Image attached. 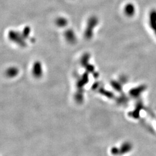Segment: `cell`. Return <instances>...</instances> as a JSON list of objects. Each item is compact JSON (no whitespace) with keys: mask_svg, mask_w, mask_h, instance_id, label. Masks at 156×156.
<instances>
[{"mask_svg":"<svg viewBox=\"0 0 156 156\" xmlns=\"http://www.w3.org/2000/svg\"><path fill=\"white\" fill-rule=\"evenodd\" d=\"M57 23L59 24V26H66L67 22H66V20L64 19H58L57 21Z\"/></svg>","mask_w":156,"mask_h":156,"instance_id":"7a4b0ae2","label":"cell"},{"mask_svg":"<svg viewBox=\"0 0 156 156\" xmlns=\"http://www.w3.org/2000/svg\"><path fill=\"white\" fill-rule=\"evenodd\" d=\"M97 19H95V18H93V19H91L90 20L89 22V26H88L87 27V30L86 31V33H85V34H86V37H87V38H90L91 36V35H92V29H93L94 27L95 26V25L97 24Z\"/></svg>","mask_w":156,"mask_h":156,"instance_id":"6da1fadb","label":"cell"}]
</instances>
